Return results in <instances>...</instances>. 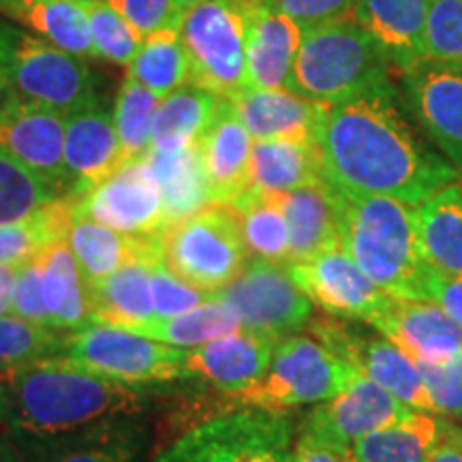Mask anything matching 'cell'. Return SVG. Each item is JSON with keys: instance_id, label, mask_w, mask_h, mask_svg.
<instances>
[{"instance_id": "6da1fadb", "label": "cell", "mask_w": 462, "mask_h": 462, "mask_svg": "<svg viewBox=\"0 0 462 462\" xmlns=\"http://www.w3.org/2000/svg\"><path fill=\"white\" fill-rule=\"evenodd\" d=\"M315 143L323 180L338 193L383 195L420 206L462 178L458 167L418 140L390 79L330 106Z\"/></svg>"}, {"instance_id": "7a4b0ae2", "label": "cell", "mask_w": 462, "mask_h": 462, "mask_svg": "<svg viewBox=\"0 0 462 462\" xmlns=\"http://www.w3.org/2000/svg\"><path fill=\"white\" fill-rule=\"evenodd\" d=\"M7 394V426L31 439L69 435L103 421L146 411L143 388L95 374L62 360L32 362L0 374Z\"/></svg>"}, {"instance_id": "3957f363", "label": "cell", "mask_w": 462, "mask_h": 462, "mask_svg": "<svg viewBox=\"0 0 462 462\" xmlns=\"http://www.w3.org/2000/svg\"><path fill=\"white\" fill-rule=\"evenodd\" d=\"M334 190L340 246L392 298L426 300L435 270L421 253L415 206L383 195Z\"/></svg>"}, {"instance_id": "277c9868", "label": "cell", "mask_w": 462, "mask_h": 462, "mask_svg": "<svg viewBox=\"0 0 462 462\" xmlns=\"http://www.w3.org/2000/svg\"><path fill=\"white\" fill-rule=\"evenodd\" d=\"M394 65L377 39L354 17L306 28L289 90L310 101L338 106L388 82Z\"/></svg>"}, {"instance_id": "5b68a950", "label": "cell", "mask_w": 462, "mask_h": 462, "mask_svg": "<svg viewBox=\"0 0 462 462\" xmlns=\"http://www.w3.org/2000/svg\"><path fill=\"white\" fill-rule=\"evenodd\" d=\"M356 373L313 334H293L276 345L273 364L259 383L238 394H217L206 409L218 418L242 409L282 413L302 404H321L349 388Z\"/></svg>"}, {"instance_id": "8992f818", "label": "cell", "mask_w": 462, "mask_h": 462, "mask_svg": "<svg viewBox=\"0 0 462 462\" xmlns=\"http://www.w3.org/2000/svg\"><path fill=\"white\" fill-rule=\"evenodd\" d=\"M0 62L22 103L62 116L99 106V84L82 58L26 28L0 22Z\"/></svg>"}, {"instance_id": "52a82bcc", "label": "cell", "mask_w": 462, "mask_h": 462, "mask_svg": "<svg viewBox=\"0 0 462 462\" xmlns=\"http://www.w3.org/2000/svg\"><path fill=\"white\" fill-rule=\"evenodd\" d=\"M248 251L231 204H210L193 217L167 225L159 236V259L173 276L217 293L246 268Z\"/></svg>"}, {"instance_id": "ba28073f", "label": "cell", "mask_w": 462, "mask_h": 462, "mask_svg": "<svg viewBox=\"0 0 462 462\" xmlns=\"http://www.w3.org/2000/svg\"><path fill=\"white\" fill-rule=\"evenodd\" d=\"M187 351L123 328L90 321L82 330L67 334L60 357L106 379L146 388L187 381Z\"/></svg>"}, {"instance_id": "9c48e42d", "label": "cell", "mask_w": 462, "mask_h": 462, "mask_svg": "<svg viewBox=\"0 0 462 462\" xmlns=\"http://www.w3.org/2000/svg\"><path fill=\"white\" fill-rule=\"evenodd\" d=\"M154 462H293V426L282 413L242 409L199 421Z\"/></svg>"}, {"instance_id": "30bf717a", "label": "cell", "mask_w": 462, "mask_h": 462, "mask_svg": "<svg viewBox=\"0 0 462 462\" xmlns=\"http://www.w3.org/2000/svg\"><path fill=\"white\" fill-rule=\"evenodd\" d=\"M251 11L240 0H206L189 7L178 32L190 60V84L223 99L246 88Z\"/></svg>"}, {"instance_id": "8fae6325", "label": "cell", "mask_w": 462, "mask_h": 462, "mask_svg": "<svg viewBox=\"0 0 462 462\" xmlns=\"http://www.w3.org/2000/svg\"><path fill=\"white\" fill-rule=\"evenodd\" d=\"M210 300H223L236 310L245 330L281 343L304 330L313 319V302L300 291L287 265L251 259L246 268Z\"/></svg>"}, {"instance_id": "7c38bea8", "label": "cell", "mask_w": 462, "mask_h": 462, "mask_svg": "<svg viewBox=\"0 0 462 462\" xmlns=\"http://www.w3.org/2000/svg\"><path fill=\"white\" fill-rule=\"evenodd\" d=\"M306 328H309V334H313L334 356L349 362L356 371L374 381L398 401L418 411L437 413L418 364L383 334L373 337L360 328L340 319H330V317L310 319Z\"/></svg>"}, {"instance_id": "4fadbf2b", "label": "cell", "mask_w": 462, "mask_h": 462, "mask_svg": "<svg viewBox=\"0 0 462 462\" xmlns=\"http://www.w3.org/2000/svg\"><path fill=\"white\" fill-rule=\"evenodd\" d=\"M73 215L129 236L157 238L167 227L161 187L146 159L118 167L73 199Z\"/></svg>"}, {"instance_id": "5bb4252c", "label": "cell", "mask_w": 462, "mask_h": 462, "mask_svg": "<svg viewBox=\"0 0 462 462\" xmlns=\"http://www.w3.org/2000/svg\"><path fill=\"white\" fill-rule=\"evenodd\" d=\"M287 270L310 302L338 319H357L371 326L392 300L362 273L343 246L321 253L309 262L289 263Z\"/></svg>"}, {"instance_id": "9a60e30c", "label": "cell", "mask_w": 462, "mask_h": 462, "mask_svg": "<svg viewBox=\"0 0 462 462\" xmlns=\"http://www.w3.org/2000/svg\"><path fill=\"white\" fill-rule=\"evenodd\" d=\"M402 73L407 101L421 129L462 170V67L420 58Z\"/></svg>"}, {"instance_id": "2e32d148", "label": "cell", "mask_w": 462, "mask_h": 462, "mask_svg": "<svg viewBox=\"0 0 462 462\" xmlns=\"http://www.w3.org/2000/svg\"><path fill=\"white\" fill-rule=\"evenodd\" d=\"M411 411L413 409L409 404L398 401L396 396L357 371L349 388L334 396L332 401L321 402L306 418L300 432L351 449L362 437L388 429Z\"/></svg>"}, {"instance_id": "e0dca14e", "label": "cell", "mask_w": 462, "mask_h": 462, "mask_svg": "<svg viewBox=\"0 0 462 462\" xmlns=\"http://www.w3.org/2000/svg\"><path fill=\"white\" fill-rule=\"evenodd\" d=\"M276 340L242 330L187 351V379L208 385L217 394H238L259 383L273 364Z\"/></svg>"}, {"instance_id": "ac0fdd59", "label": "cell", "mask_w": 462, "mask_h": 462, "mask_svg": "<svg viewBox=\"0 0 462 462\" xmlns=\"http://www.w3.org/2000/svg\"><path fill=\"white\" fill-rule=\"evenodd\" d=\"M371 326L415 364H443L462 349L460 326L432 300L392 298Z\"/></svg>"}, {"instance_id": "d6986e66", "label": "cell", "mask_w": 462, "mask_h": 462, "mask_svg": "<svg viewBox=\"0 0 462 462\" xmlns=\"http://www.w3.org/2000/svg\"><path fill=\"white\" fill-rule=\"evenodd\" d=\"M65 137L67 116L50 107L20 103L0 120V146L69 198Z\"/></svg>"}, {"instance_id": "ffe728a7", "label": "cell", "mask_w": 462, "mask_h": 462, "mask_svg": "<svg viewBox=\"0 0 462 462\" xmlns=\"http://www.w3.org/2000/svg\"><path fill=\"white\" fill-rule=\"evenodd\" d=\"M227 99L255 142H315L330 109L291 90L242 88Z\"/></svg>"}, {"instance_id": "44dd1931", "label": "cell", "mask_w": 462, "mask_h": 462, "mask_svg": "<svg viewBox=\"0 0 462 462\" xmlns=\"http://www.w3.org/2000/svg\"><path fill=\"white\" fill-rule=\"evenodd\" d=\"M65 167L69 198L75 199L123 167L114 116L95 106L67 116Z\"/></svg>"}, {"instance_id": "7402d4cb", "label": "cell", "mask_w": 462, "mask_h": 462, "mask_svg": "<svg viewBox=\"0 0 462 462\" xmlns=\"http://www.w3.org/2000/svg\"><path fill=\"white\" fill-rule=\"evenodd\" d=\"M201 159L215 204H234L248 190L253 137L229 99L218 103L215 118L199 137Z\"/></svg>"}, {"instance_id": "603a6c76", "label": "cell", "mask_w": 462, "mask_h": 462, "mask_svg": "<svg viewBox=\"0 0 462 462\" xmlns=\"http://www.w3.org/2000/svg\"><path fill=\"white\" fill-rule=\"evenodd\" d=\"M302 26L279 11L259 5L248 15L246 88L289 90L302 43Z\"/></svg>"}, {"instance_id": "cb8c5ba5", "label": "cell", "mask_w": 462, "mask_h": 462, "mask_svg": "<svg viewBox=\"0 0 462 462\" xmlns=\"http://www.w3.org/2000/svg\"><path fill=\"white\" fill-rule=\"evenodd\" d=\"M432 0H357L351 17L377 39L404 71L424 58V28Z\"/></svg>"}, {"instance_id": "d4e9b609", "label": "cell", "mask_w": 462, "mask_h": 462, "mask_svg": "<svg viewBox=\"0 0 462 462\" xmlns=\"http://www.w3.org/2000/svg\"><path fill=\"white\" fill-rule=\"evenodd\" d=\"M67 245L71 246L86 282L107 279L116 270L140 259H159V236H129L78 215L69 223Z\"/></svg>"}, {"instance_id": "484cf974", "label": "cell", "mask_w": 462, "mask_h": 462, "mask_svg": "<svg viewBox=\"0 0 462 462\" xmlns=\"http://www.w3.org/2000/svg\"><path fill=\"white\" fill-rule=\"evenodd\" d=\"M157 259H140L116 270L107 279L86 282L92 319L97 323L137 330L157 321L152 304L150 273Z\"/></svg>"}, {"instance_id": "4316f807", "label": "cell", "mask_w": 462, "mask_h": 462, "mask_svg": "<svg viewBox=\"0 0 462 462\" xmlns=\"http://www.w3.org/2000/svg\"><path fill=\"white\" fill-rule=\"evenodd\" d=\"M282 206L291 236L289 263L309 262L321 253L340 246L337 199L326 180L285 193Z\"/></svg>"}, {"instance_id": "83f0119b", "label": "cell", "mask_w": 462, "mask_h": 462, "mask_svg": "<svg viewBox=\"0 0 462 462\" xmlns=\"http://www.w3.org/2000/svg\"><path fill=\"white\" fill-rule=\"evenodd\" d=\"M0 15L79 58H99L84 5L73 0H0Z\"/></svg>"}, {"instance_id": "f1b7e54d", "label": "cell", "mask_w": 462, "mask_h": 462, "mask_svg": "<svg viewBox=\"0 0 462 462\" xmlns=\"http://www.w3.org/2000/svg\"><path fill=\"white\" fill-rule=\"evenodd\" d=\"M146 163L161 187L167 225L193 217L195 212L215 204L204 170V159H201L199 142L178 150L150 152Z\"/></svg>"}, {"instance_id": "f546056e", "label": "cell", "mask_w": 462, "mask_h": 462, "mask_svg": "<svg viewBox=\"0 0 462 462\" xmlns=\"http://www.w3.org/2000/svg\"><path fill=\"white\" fill-rule=\"evenodd\" d=\"M424 259L435 273L462 274V178L415 206Z\"/></svg>"}, {"instance_id": "4dcf8cb0", "label": "cell", "mask_w": 462, "mask_h": 462, "mask_svg": "<svg viewBox=\"0 0 462 462\" xmlns=\"http://www.w3.org/2000/svg\"><path fill=\"white\" fill-rule=\"evenodd\" d=\"M323 180L315 142L265 140L253 143L248 189L265 193H291Z\"/></svg>"}, {"instance_id": "1f68e13d", "label": "cell", "mask_w": 462, "mask_h": 462, "mask_svg": "<svg viewBox=\"0 0 462 462\" xmlns=\"http://www.w3.org/2000/svg\"><path fill=\"white\" fill-rule=\"evenodd\" d=\"M43 300L48 306L51 328L58 332H78L88 326L92 310L86 281L71 246L58 240L42 253Z\"/></svg>"}, {"instance_id": "d6a6232c", "label": "cell", "mask_w": 462, "mask_h": 462, "mask_svg": "<svg viewBox=\"0 0 462 462\" xmlns=\"http://www.w3.org/2000/svg\"><path fill=\"white\" fill-rule=\"evenodd\" d=\"M50 443L34 462H135L142 430L131 418L103 421L69 435L45 437Z\"/></svg>"}, {"instance_id": "836d02e7", "label": "cell", "mask_w": 462, "mask_h": 462, "mask_svg": "<svg viewBox=\"0 0 462 462\" xmlns=\"http://www.w3.org/2000/svg\"><path fill=\"white\" fill-rule=\"evenodd\" d=\"M282 195L285 193L248 189L231 204L240 217L242 238L248 255L259 262L289 265L291 236H289Z\"/></svg>"}, {"instance_id": "e575fe53", "label": "cell", "mask_w": 462, "mask_h": 462, "mask_svg": "<svg viewBox=\"0 0 462 462\" xmlns=\"http://www.w3.org/2000/svg\"><path fill=\"white\" fill-rule=\"evenodd\" d=\"M218 103L221 97L190 82L167 95L154 116L150 152L178 150L199 142L215 118Z\"/></svg>"}, {"instance_id": "d590c367", "label": "cell", "mask_w": 462, "mask_h": 462, "mask_svg": "<svg viewBox=\"0 0 462 462\" xmlns=\"http://www.w3.org/2000/svg\"><path fill=\"white\" fill-rule=\"evenodd\" d=\"M439 435V420L411 411L396 424L362 437L351 446L354 462H429Z\"/></svg>"}, {"instance_id": "8d00e7d4", "label": "cell", "mask_w": 462, "mask_h": 462, "mask_svg": "<svg viewBox=\"0 0 462 462\" xmlns=\"http://www.w3.org/2000/svg\"><path fill=\"white\" fill-rule=\"evenodd\" d=\"M238 330H242L238 313L223 300H208L189 313L157 319L148 326L137 328L133 334L171 346H180V349H195V346L212 343V340Z\"/></svg>"}, {"instance_id": "74e56055", "label": "cell", "mask_w": 462, "mask_h": 462, "mask_svg": "<svg viewBox=\"0 0 462 462\" xmlns=\"http://www.w3.org/2000/svg\"><path fill=\"white\" fill-rule=\"evenodd\" d=\"M73 199L62 198L24 221L0 225V265H24L45 248L67 238Z\"/></svg>"}, {"instance_id": "f35d334b", "label": "cell", "mask_w": 462, "mask_h": 462, "mask_svg": "<svg viewBox=\"0 0 462 462\" xmlns=\"http://www.w3.org/2000/svg\"><path fill=\"white\" fill-rule=\"evenodd\" d=\"M161 97L148 90L126 73L118 95H116L114 123L120 140L123 165L143 161L152 150V125L159 112Z\"/></svg>"}, {"instance_id": "ab89813d", "label": "cell", "mask_w": 462, "mask_h": 462, "mask_svg": "<svg viewBox=\"0 0 462 462\" xmlns=\"http://www.w3.org/2000/svg\"><path fill=\"white\" fill-rule=\"evenodd\" d=\"M129 75L165 99L190 82V60L180 32L161 31L143 39L140 54L131 62Z\"/></svg>"}, {"instance_id": "60d3db41", "label": "cell", "mask_w": 462, "mask_h": 462, "mask_svg": "<svg viewBox=\"0 0 462 462\" xmlns=\"http://www.w3.org/2000/svg\"><path fill=\"white\" fill-rule=\"evenodd\" d=\"M65 195L0 146V225L24 221Z\"/></svg>"}, {"instance_id": "b9f144b4", "label": "cell", "mask_w": 462, "mask_h": 462, "mask_svg": "<svg viewBox=\"0 0 462 462\" xmlns=\"http://www.w3.org/2000/svg\"><path fill=\"white\" fill-rule=\"evenodd\" d=\"M67 332L34 326L15 315L0 317V374L26 364L60 357Z\"/></svg>"}, {"instance_id": "7bdbcfd3", "label": "cell", "mask_w": 462, "mask_h": 462, "mask_svg": "<svg viewBox=\"0 0 462 462\" xmlns=\"http://www.w3.org/2000/svg\"><path fill=\"white\" fill-rule=\"evenodd\" d=\"M82 5L86 17H88L92 43H95L99 58H106L114 65L131 67V62L142 50V34L118 11L109 7L106 0H90Z\"/></svg>"}, {"instance_id": "ee69618b", "label": "cell", "mask_w": 462, "mask_h": 462, "mask_svg": "<svg viewBox=\"0 0 462 462\" xmlns=\"http://www.w3.org/2000/svg\"><path fill=\"white\" fill-rule=\"evenodd\" d=\"M424 58L462 67V0H432L424 28Z\"/></svg>"}, {"instance_id": "f6af8a7d", "label": "cell", "mask_w": 462, "mask_h": 462, "mask_svg": "<svg viewBox=\"0 0 462 462\" xmlns=\"http://www.w3.org/2000/svg\"><path fill=\"white\" fill-rule=\"evenodd\" d=\"M143 39L161 31H180L189 7L180 0H106Z\"/></svg>"}, {"instance_id": "bcb514c9", "label": "cell", "mask_w": 462, "mask_h": 462, "mask_svg": "<svg viewBox=\"0 0 462 462\" xmlns=\"http://www.w3.org/2000/svg\"><path fill=\"white\" fill-rule=\"evenodd\" d=\"M150 287H152V304L157 319L167 317H178L189 310L198 309L210 300V293L199 291V289L187 285V282L173 276L170 270L161 263V259L152 263L150 273Z\"/></svg>"}, {"instance_id": "7dc6e473", "label": "cell", "mask_w": 462, "mask_h": 462, "mask_svg": "<svg viewBox=\"0 0 462 462\" xmlns=\"http://www.w3.org/2000/svg\"><path fill=\"white\" fill-rule=\"evenodd\" d=\"M435 411L462 420V349L443 364H418Z\"/></svg>"}, {"instance_id": "c3c4849f", "label": "cell", "mask_w": 462, "mask_h": 462, "mask_svg": "<svg viewBox=\"0 0 462 462\" xmlns=\"http://www.w3.org/2000/svg\"><path fill=\"white\" fill-rule=\"evenodd\" d=\"M20 317L28 323L42 328H51V319L48 313V306L43 300V270H42V255L32 262L20 265V276H17V285L14 293V304H11V313Z\"/></svg>"}, {"instance_id": "681fc988", "label": "cell", "mask_w": 462, "mask_h": 462, "mask_svg": "<svg viewBox=\"0 0 462 462\" xmlns=\"http://www.w3.org/2000/svg\"><path fill=\"white\" fill-rule=\"evenodd\" d=\"M357 0H263L265 7L279 11V14L291 17L296 24L313 28L326 22L343 20L354 14Z\"/></svg>"}, {"instance_id": "f907efd6", "label": "cell", "mask_w": 462, "mask_h": 462, "mask_svg": "<svg viewBox=\"0 0 462 462\" xmlns=\"http://www.w3.org/2000/svg\"><path fill=\"white\" fill-rule=\"evenodd\" d=\"M426 300H432L441 306L462 330V274H441L432 273L429 285H426Z\"/></svg>"}, {"instance_id": "816d5d0a", "label": "cell", "mask_w": 462, "mask_h": 462, "mask_svg": "<svg viewBox=\"0 0 462 462\" xmlns=\"http://www.w3.org/2000/svg\"><path fill=\"white\" fill-rule=\"evenodd\" d=\"M293 462H354V456L349 448L334 446V443L300 432L293 443Z\"/></svg>"}, {"instance_id": "f5cc1de1", "label": "cell", "mask_w": 462, "mask_h": 462, "mask_svg": "<svg viewBox=\"0 0 462 462\" xmlns=\"http://www.w3.org/2000/svg\"><path fill=\"white\" fill-rule=\"evenodd\" d=\"M429 462H462V429L452 421H439V435Z\"/></svg>"}, {"instance_id": "db71d44e", "label": "cell", "mask_w": 462, "mask_h": 462, "mask_svg": "<svg viewBox=\"0 0 462 462\" xmlns=\"http://www.w3.org/2000/svg\"><path fill=\"white\" fill-rule=\"evenodd\" d=\"M20 265H0V317L11 313Z\"/></svg>"}, {"instance_id": "11a10c76", "label": "cell", "mask_w": 462, "mask_h": 462, "mask_svg": "<svg viewBox=\"0 0 462 462\" xmlns=\"http://www.w3.org/2000/svg\"><path fill=\"white\" fill-rule=\"evenodd\" d=\"M20 103V97H17L14 86H11L7 73H5L3 69V62H0V120L7 118Z\"/></svg>"}, {"instance_id": "9f6ffc18", "label": "cell", "mask_w": 462, "mask_h": 462, "mask_svg": "<svg viewBox=\"0 0 462 462\" xmlns=\"http://www.w3.org/2000/svg\"><path fill=\"white\" fill-rule=\"evenodd\" d=\"M0 462H24L20 452H17V448L11 443V439L5 432H0Z\"/></svg>"}, {"instance_id": "6f0895ef", "label": "cell", "mask_w": 462, "mask_h": 462, "mask_svg": "<svg viewBox=\"0 0 462 462\" xmlns=\"http://www.w3.org/2000/svg\"><path fill=\"white\" fill-rule=\"evenodd\" d=\"M0 421L7 424V394H5L3 383H0Z\"/></svg>"}, {"instance_id": "680465c9", "label": "cell", "mask_w": 462, "mask_h": 462, "mask_svg": "<svg viewBox=\"0 0 462 462\" xmlns=\"http://www.w3.org/2000/svg\"><path fill=\"white\" fill-rule=\"evenodd\" d=\"M242 5H246V7H251V9H255V7H259V5L263 3V0H240Z\"/></svg>"}, {"instance_id": "91938a15", "label": "cell", "mask_w": 462, "mask_h": 462, "mask_svg": "<svg viewBox=\"0 0 462 462\" xmlns=\"http://www.w3.org/2000/svg\"><path fill=\"white\" fill-rule=\"evenodd\" d=\"M182 5H187V7H193V5H199V3H206V0H180Z\"/></svg>"}, {"instance_id": "94428289", "label": "cell", "mask_w": 462, "mask_h": 462, "mask_svg": "<svg viewBox=\"0 0 462 462\" xmlns=\"http://www.w3.org/2000/svg\"><path fill=\"white\" fill-rule=\"evenodd\" d=\"M73 3H90V0H73Z\"/></svg>"}]
</instances>
